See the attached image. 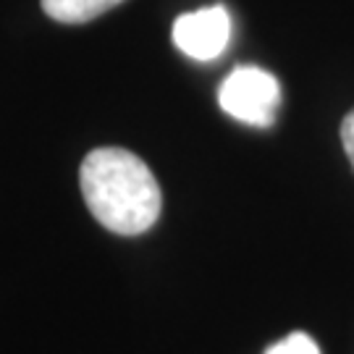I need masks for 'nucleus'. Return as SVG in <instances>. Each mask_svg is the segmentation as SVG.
I'll list each match as a JSON object with an SVG mask.
<instances>
[{
    "mask_svg": "<svg viewBox=\"0 0 354 354\" xmlns=\"http://www.w3.org/2000/svg\"><path fill=\"white\" fill-rule=\"evenodd\" d=\"M79 187L92 218L118 236L155 226L163 194L147 163L124 147H97L79 168Z\"/></svg>",
    "mask_w": 354,
    "mask_h": 354,
    "instance_id": "obj_1",
    "label": "nucleus"
},
{
    "mask_svg": "<svg viewBox=\"0 0 354 354\" xmlns=\"http://www.w3.org/2000/svg\"><path fill=\"white\" fill-rule=\"evenodd\" d=\"M218 102L231 118L254 129L273 127L281 105L279 79L257 66H236L223 79Z\"/></svg>",
    "mask_w": 354,
    "mask_h": 354,
    "instance_id": "obj_2",
    "label": "nucleus"
},
{
    "mask_svg": "<svg viewBox=\"0 0 354 354\" xmlns=\"http://www.w3.org/2000/svg\"><path fill=\"white\" fill-rule=\"evenodd\" d=\"M231 39V16L223 6L181 13L174 21V45L194 61H213Z\"/></svg>",
    "mask_w": 354,
    "mask_h": 354,
    "instance_id": "obj_3",
    "label": "nucleus"
},
{
    "mask_svg": "<svg viewBox=\"0 0 354 354\" xmlns=\"http://www.w3.org/2000/svg\"><path fill=\"white\" fill-rule=\"evenodd\" d=\"M124 0H39L42 11L61 24H87Z\"/></svg>",
    "mask_w": 354,
    "mask_h": 354,
    "instance_id": "obj_4",
    "label": "nucleus"
},
{
    "mask_svg": "<svg viewBox=\"0 0 354 354\" xmlns=\"http://www.w3.org/2000/svg\"><path fill=\"white\" fill-rule=\"evenodd\" d=\"M266 354H320V349L307 333L297 330V333H289L286 339H281L279 344H273Z\"/></svg>",
    "mask_w": 354,
    "mask_h": 354,
    "instance_id": "obj_5",
    "label": "nucleus"
},
{
    "mask_svg": "<svg viewBox=\"0 0 354 354\" xmlns=\"http://www.w3.org/2000/svg\"><path fill=\"white\" fill-rule=\"evenodd\" d=\"M342 145H344L346 158H349L354 165V108L344 115V121H342Z\"/></svg>",
    "mask_w": 354,
    "mask_h": 354,
    "instance_id": "obj_6",
    "label": "nucleus"
}]
</instances>
